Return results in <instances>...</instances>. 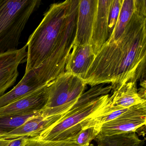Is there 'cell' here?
Returning <instances> with one entry per match:
<instances>
[{
  "label": "cell",
  "mask_w": 146,
  "mask_h": 146,
  "mask_svg": "<svg viewBox=\"0 0 146 146\" xmlns=\"http://www.w3.org/2000/svg\"><path fill=\"white\" fill-rule=\"evenodd\" d=\"M112 1V0H98L90 43L96 55L108 39V19Z\"/></svg>",
  "instance_id": "7c38bea8"
},
{
  "label": "cell",
  "mask_w": 146,
  "mask_h": 146,
  "mask_svg": "<svg viewBox=\"0 0 146 146\" xmlns=\"http://www.w3.org/2000/svg\"><path fill=\"white\" fill-rule=\"evenodd\" d=\"M146 102L128 108L116 118L100 125L99 135L111 136L129 132H137L146 128Z\"/></svg>",
  "instance_id": "52a82bcc"
},
{
  "label": "cell",
  "mask_w": 146,
  "mask_h": 146,
  "mask_svg": "<svg viewBox=\"0 0 146 146\" xmlns=\"http://www.w3.org/2000/svg\"><path fill=\"white\" fill-rule=\"evenodd\" d=\"M65 67V72L84 80L96 54L90 44L74 45Z\"/></svg>",
  "instance_id": "4fadbf2b"
},
{
  "label": "cell",
  "mask_w": 146,
  "mask_h": 146,
  "mask_svg": "<svg viewBox=\"0 0 146 146\" xmlns=\"http://www.w3.org/2000/svg\"><path fill=\"white\" fill-rule=\"evenodd\" d=\"M146 1L137 0L135 11L115 42L104 44L96 54L84 79L86 84H111L112 92L129 82H135L145 73Z\"/></svg>",
  "instance_id": "6da1fadb"
},
{
  "label": "cell",
  "mask_w": 146,
  "mask_h": 146,
  "mask_svg": "<svg viewBox=\"0 0 146 146\" xmlns=\"http://www.w3.org/2000/svg\"><path fill=\"white\" fill-rule=\"evenodd\" d=\"M38 113L25 116H0V136L8 134L16 129L27 120Z\"/></svg>",
  "instance_id": "e0dca14e"
},
{
  "label": "cell",
  "mask_w": 146,
  "mask_h": 146,
  "mask_svg": "<svg viewBox=\"0 0 146 146\" xmlns=\"http://www.w3.org/2000/svg\"><path fill=\"white\" fill-rule=\"evenodd\" d=\"M90 145L85 146H89ZM24 146H82L70 141H52L36 138H27Z\"/></svg>",
  "instance_id": "d6986e66"
},
{
  "label": "cell",
  "mask_w": 146,
  "mask_h": 146,
  "mask_svg": "<svg viewBox=\"0 0 146 146\" xmlns=\"http://www.w3.org/2000/svg\"><path fill=\"white\" fill-rule=\"evenodd\" d=\"M27 140L25 137L11 140L0 139V146H24Z\"/></svg>",
  "instance_id": "44dd1931"
},
{
  "label": "cell",
  "mask_w": 146,
  "mask_h": 146,
  "mask_svg": "<svg viewBox=\"0 0 146 146\" xmlns=\"http://www.w3.org/2000/svg\"><path fill=\"white\" fill-rule=\"evenodd\" d=\"M40 0H0V54L18 49L22 32Z\"/></svg>",
  "instance_id": "277c9868"
},
{
  "label": "cell",
  "mask_w": 146,
  "mask_h": 146,
  "mask_svg": "<svg viewBox=\"0 0 146 146\" xmlns=\"http://www.w3.org/2000/svg\"><path fill=\"white\" fill-rule=\"evenodd\" d=\"M137 0H123L117 23L110 38L105 44L115 42L122 35L136 8Z\"/></svg>",
  "instance_id": "9a60e30c"
},
{
  "label": "cell",
  "mask_w": 146,
  "mask_h": 146,
  "mask_svg": "<svg viewBox=\"0 0 146 146\" xmlns=\"http://www.w3.org/2000/svg\"><path fill=\"white\" fill-rule=\"evenodd\" d=\"M136 83H126L117 90L112 92L113 105L122 108H129L146 102L139 97Z\"/></svg>",
  "instance_id": "5bb4252c"
},
{
  "label": "cell",
  "mask_w": 146,
  "mask_h": 146,
  "mask_svg": "<svg viewBox=\"0 0 146 146\" xmlns=\"http://www.w3.org/2000/svg\"><path fill=\"white\" fill-rule=\"evenodd\" d=\"M97 146H142L144 141L139 139L135 132H129L111 136L98 135Z\"/></svg>",
  "instance_id": "2e32d148"
},
{
  "label": "cell",
  "mask_w": 146,
  "mask_h": 146,
  "mask_svg": "<svg viewBox=\"0 0 146 146\" xmlns=\"http://www.w3.org/2000/svg\"><path fill=\"white\" fill-rule=\"evenodd\" d=\"M122 1L123 0H112V1L108 19V39L111 36L117 21Z\"/></svg>",
  "instance_id": "ffe728a7"
},
{
  "label": "cell",
  "mask_w": 146,
  "mask_h": 146,
  "mask_svg": "<svg viewBox=\"0 0 146 146\" xmlns=\"http://www.w3.org/2000/svg\"><path fill=\"white\" fill-rule=\"evenodd\" d=\"M100 128V125H96L84 128L68 141L76 143L81 146L90 145V142L95 139L99 135Z\"/></svg>",
  "instance_id": "ac0fdd59"
},
{
  "label": "cell",
  "mask_w": 146,
  "mask_h": 146,
  "mask_svg": "<svg viewBox=\"0 0 146 146\" xmlns=\"http://www.w3.org/2000/svg\"><path fill=\"white\" fill-rule=\"evenodd\" d=\"M139 97L144 101H146V88L142 87L139 89V91H137Z\"/></svg>",
  "instance_id": "7402d4cb"
},
{
  "label": "cell",
  "mask_w": 146,
  "mask_h": 146,
  "mask_svg": "<svg viewBox=\"0 0 146 146\" xmlns=\"http://www.w3.org/2000/svg\"><path fill=\"white\" fill-rule=\"evenodd\" d=\"M46 86L31 94L1 108L0 116H25L39 113L44 108L47 101Z\"/></svg>",
  "instance_id": "9c48e42d"
},
{
  "label": "cell",
  "mask_w": 146,
  "mask_h": 146,
  "mask_svg": "<svg viewBox=\"0 0 146 146\" xmlns=\"http://www.w3.org/2000/svg\"><path fill=\"white\" fill-rule=\"evenodd\" d=\"M111 86H93L84 93L68 112L54 125L40 133L41 140L68 141L82 130L80 124L85 119L102 112L113 103Z\"/></svg>",
  "instance_id": "3957f363"
},
{
  "label": "cell",
  "mask_w": 146,
  "mask_h": 146,
  "mask_svg": "<svg viewBox=\"0 0 146 146\" xmlns=\"http://www.w3.org/2000/svg\"><path fill=\"white\" fill-rule=\"evenodd\" d=\"M27 45L0 54V97L12 87L19 75V66L26 60Z\"/></svg>",
  "instance_id": "ba28073f"
},
{
  "label": "cell",
  "mask_w": 146,
  "mask_h": 146,
  "mask_svg": "<svg viewBox=\"0 0 146 146\" xmlns=\"http://www.w3.org/2000/svg\"><path fill=\"white\" fill-rule=\"evenodd\" d=\"M86 85L83 79L65 72L47 85V101L39 113L45 117L63 116L83 94Z\"/></svg>",
  "instance_id": "5b68a950"
},
{
  "label": "cell",
  "mask_w": 146,
  "mask_h": 146,
  "mask_svg": "<svg viewBox=\"0 0 146 146\" xmlns=\"http://www.w3.org/2000/svg\"><path fill=\"white\" fill-rule=\"evenodd\" d=\"M80 0H66L50 6L40 23L30 36L27 46L25 72L44 63L61 74L74 46Z\"/></svg>",
  "instance_id": "7a4b0ae2"
},
{
  "label": "cell",
  "mask_w": 146,
  "mask_h": 146,
  "mask_svg": "<svg viewBox=\"0 0 146 146\" xmlns=\"http://www.w3.org/2000/svg\"><path fill=\"white\" fill-rule=\"evenodd\" d=\"M54 80L50 69L44 64L25 72L15 87L0 97V108L45 88Z\"/></svg>",
  "instance_id": "8992f818"
},
{
  "label": "cell",
  "mask_w": 146,
  "mask_h": 146,
  "mask_svg": "<svg viewBox=\"0 0 146 146\" xmlns=\"http://www.w3.org/2000/svg\"><path fill=\"white\" fill-rule=\"evenodd\" d=\"M62 117L61 115L45 117L38 113L16 129L0 136V139L11 140L22 137L35 138L42 131L54 125Z\"/></svg>",
  "instance_id": "8fae6325"
},
{
  "label": "cell",
  "mask_w": 146,
  "mask_h": 146,
  "mask_svg": "<svg viewBox=\"0 0 146 146\" xmlns=\"http://www.w3.org/2000/svg\"><path fill=\"white\" fill-rule=\"evenodd\" d=\"M98 0H80L74 45H90Z\"/></svg>",
  "instance_id": "30bf717a"
}]
</instances>
